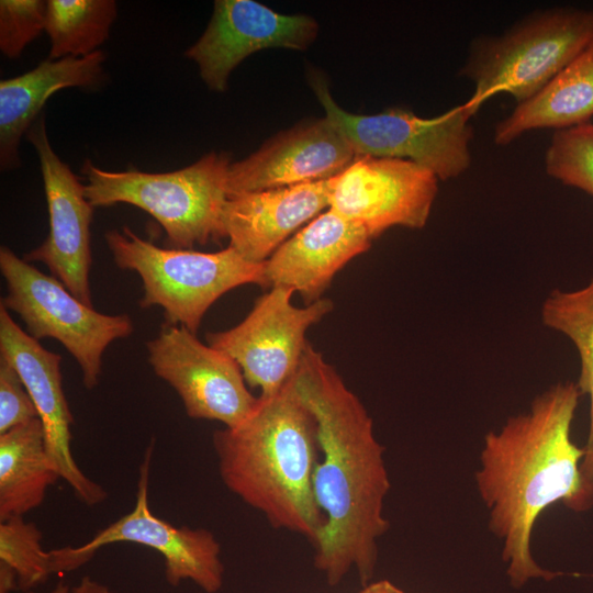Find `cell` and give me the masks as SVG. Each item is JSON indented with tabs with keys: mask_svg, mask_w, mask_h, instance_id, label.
Returning a JSON list of instances; mask_svg holds the SVG:
<instances>
[{
	"mask_svg": "<svg viewBox=\"0 0 593 593\" xmlns=\"http://www.w3.org/2000/svg\"><path fill=\"white\" fill-rule=\"evenodd\" d=\"M581 395L575 382L556 383L538 394L527 412L508 417L483 438L475 485L515 589L560 575L541 568L532 555L541 513L558 502L574 512L593 506V492L581 474L584 449L571 438Z\"/></svg>",
	"mask_w": 593,
	"mask_h": 593,
	"instance_id": "obj_2",
	"label": "cell"
},
{
	"mask_svg": "<svg viewBox=\"0 0 593 593\" xmlns=\"http://www.w3.org/2000/svg\"><path fill=\"white\" fill-rule=\"evenodd\" d=\"M104 236L116 266L141 277L139 305L160 306L167 323L193 334L210 306L227 291L249 283L268 287L266 261H248L230 245L215 253L161 248L127 226Z\"/></svg>",
	"mask_w": 593,
	"mask_h": 593,
	"instance_id": "obj_6",
	"label": "cell"
},
{
	"mask_svg": "<svg viewBox=\"0 0 593 593\" xmlns=\"http://www.w3.org/2000/svg\"><path fill=\"white\" fill-rule=\"evenodd\" d=\"M438 178L413 161L356 155L333 178L329 209L361 225L373 239L393 226L423 228Z\"/></svg>",
	"mask_w": 593,
	"mask_h": 593,
	"instance_id": "obj_12",
	"label": "cell"
},
{
	"mask_svg": "<svg viewBox=\"0 0 593 593\" xmlns=\"http://www.w3.org/2000/svg\"><path fill=\"white\" fill-rule=\"evenodd\" d=\"M146 346L154 372L174 388L189 417L233 427L255 409L258 398L237 362L186 327L166 323Z\"/></svg>",
	"mask_w": 593,
	"mask_h": 593,
	"instance_id": "obj_11",
	"label": "cell"
},
{
	"mask_svg": "<svg viewBox=\"0 0 593 593\" xmlns=\"http://www.w3.org/2000/svg\"><path fill=\"white\" fill-rule=\"evenodd\" d=\"M359 593H405L389 580L372 581L363 585Z\"/></svg>",
	"mask_w": 593,
	"mask_h": 593,
	"instance_id": "obj_29",
	"label": "cell"
},
{
	"mask_svg": "<svg viewBox=\"0 0 593 593\" xmlns=\"http://www.w3.org/2000/svg\"><path fill=\"white\" fill-rule=\"evenodd\" d=\"M317 33V22L306 14H282L254 0H216L208 27L184 55L211 90L224 92L231 72L250 54L304 51Z\"/></svg>",
	"mask_w": 593,
	"mask_h": 593,
	"instance_id": "obj_14",
	"label": "cell"
},
{
	"mask_svg": "<svg viewBox=\"0 0 593 593\" xmlns=\"http://www.w3.org/2000/svg\"><path fill=\"white\" fill-rule=\"evenodd\" d=\"M105 55L45 59L32 70L0 81V163L2 169L20 165L21 136L37 119L48 98L69 87L90 88L101 82Z\"/></svg>",
	"mask_w": 593,
	"mask_h": 593,
	"instance_id": "obj_19",
	"label": "cell"
},
{
	"mask_svg": "<svg viewBox=\"0 0 593 593\" xmlns=\"http://www.w3.org/2000/svg\"><path fill=\"white\" fill-rule=\"evenodd\" d=\"M542 324L563 334L574 345L580 359L575 382L581 394L590 398V423L581 474L593 492V278L584 287L562 291L555 289L541 305Z\"/></svg>",
	"mask_w": 593,
	"mask_h": 593,
	"instance_id": "obj_22",
	"label": "cell"
},
{
	"mask_svg": "<svg viewBox=\"0 0 593 593\" xmlns=\"http://www.w3.org/2000/svg\"><path fill=\"white\" fill-rule=\"evenodd\" d=\"M212 439L224 485L273 528L314 546L324 525L313 490L317 425L293 377L276 394L258 396L243 422L216 430Z\"/></svg>",
	"mask_w": 593,
	"mask_h": 593,
	"instance_id": "obj_3",
	"label": "cell"
},
{
	"mask_svg": "<svg viewBox=\"0 0 593 593\" xmlns=\"http://www.w3.org/2000/svg\"><path fill=\"white\" fill-rule=\"evenodd\" d=\"M38 418L37 410L18 371L0 358V434Z\"/></svg>",
	"mask_w": 593,
	"mask_h": 593,
	"instance_id": "obj_27",
	"label": "cell"
},
{
	"mask_svg": "<svg viewBox=\"0 0 593 593\" xmlns=\"http://www.w3.org/2000/svg\"><path fill=\"white\" fill-rule=\"evenodd\" d=\"M293 290L273 287L258 298L236 326L205 334L239 366L246 383L259 388L260 396L276 394L296 372L309 342L306 331L333 310L329 299L303 307L291 303Z\"/></svg>",
	"mask_w": 593,
	"mask_h": 593,
	"instance_id": "obj_10",
	"label": "cell"
},
{
	"mask_svg": "<svg viewBox=\"0 0 593 593\" xmlns=\"http://www.w3.org/2000/svg\"><path fill=\"white\" fill-rule=\"evenodd\" d=\"M70 593H112L111 590L91 579L90 577H83L74 588L70 589Z\"/></svg>",
	"mask_w": 593,
	"mask_h": 593,
	"instance_id": "obj_28",
	"label": "cell"
},
{
	"mask_svg": "<svg viewBox=\"0 0 593 593\" xmlns=\"http://www.w3.org/2000/svg\"><path fill=\"white\" fill-rule=\"evenodd\" d=\"M333 178L227 198L222 224L246 260L266 261L302 225L329 206Z\"/></svg>",
	"mask_w": 593,
	"mask_h": 593,
	"instance_id": "obj_18",
	"label": "cell"
},
{
	"mask_svg": "<svg viewBox=\"0 0 593 593\" xmlns=\"http://www.w3.org/2000/svg\"><path fill=\"white\" fill-rule=\"evenodd\" d=\"M593 116V40L536 96L516 108L494 128L493 141L506 146L524 133L570 128Z\"/></svg>",
	"mask_w": 593,
	"mask_h": 593,
	"instance_id": "obj_20",
	"label": "cell"
},
{
	"mask_svg": "<svg viewBox=\"0 0 593 593\" xmlns=\"http://www.w3.org/2000/svg\"><path fill=\"white\" fill-rule=\"evenodd\" d=\"M154 447L152 440L145 450L133 508L83 545L54 549L57 571L66 573L80 568L104 546L136 544L154 549L163 557L165 577L171 586L191 581L206 593H216L223 585L224 566L221 546L213 533L205 528L175 526L156 516L149 507V469Z\"/></svg>",
	"mask_w": 593,
	"mask_h": 593,
	"instance_id": "obj_9",
	"label": "cell"
},
{
	"mask_svg": "<svg viewBox=\"0 0 593 593\" xmlns=\"http://www.w3.org/2000/svg\"><path fill=\"white\" fill-rule=\"evenodd\" d=\"M356 153L325 116L310 120L268 139L243 160L231 163L228 197L310 183L336 177Z\"/></svg>",
	"mask_w": 593,
	"mask_h": 593,
	"instance_id": "obj_16",
	"label": "cell"
},
{
	"mask_svg": "<svg viewBox=\"0 0 593 593\" xmlns=\"http://www.w3.org/2000/svg\"><path fill=\"white\" fill-rule=\"evenodd\" d=\"M0 270L8 286L1 304L21 317L27 334L36 340L49 337L60 342L78 362L83 385L93 389L105 348L132 334L131 317L107 315L86 305L58 279L41 272L5 246L0 249Z\"/></svg>",
	"mask_w": 593,
	"mask_h": 593,
	"instance_id": "obj_8",
	"label": "cell"
},
{
	"mask_svg": "<svg viewBox=\"0 0 593 593\" xmlns=\"http://www.w3.org/2000/svg\"><path fill=\"white\" fill-rule=\"evenodd\" d=\"M58 479L40 418L0 434V521L40 506Z\"/></svg>",
	"mask_w": 593,
	"mask_h": 593,
	"instance_id": "obj_21",
	"label": "cell"
},
{
	"mask_svg": "<svg viewBox=\"0 0 593 593\" xmlns=\"http://www.w3.org/2000/svg\"><path fill=\"white\" fill-rule=\"evenodd\" d=\"M593 40V10L556 7L525 15L501 35H480L458 76L474 85L478 111L496 93L517 104L536 96Z\"/></svg>",
	"mask_w": 593,
	"mask_h": 593,
	"instance_id": "obj_4",
	"label": "cell"
},
{
	"mask_svg": "<svg viewBox=\"0 0 593 593\" xmlns=\"http://www.w3.org/2000/svg\"><path fill=\"white\" fill-rule=\"evenodd\" d=\"M371 240L361 225L328 208L266 260L268 287L299 292L306 305L316 302L334 276L354 257L367 251Z\"/></svg>",
	"mask_w": 593,
	"mask_h": 593,
	"instance_id": "obj_17",
	"label": "cell"
},
{
	"mask_svg": "<svg viewBox=\"0 0 593 593\" xmlns=\"http://www.w3.org/2000/svg\"><path fill=\"white\" fill-rule=\"evenodd\" d=\"M27 139L35 147L40 160L49 231L44 243L24 254L23 259L43 262L74 296L92 306L89 270L90 225L94 208L85 194V184L54 152L43 115L29 128Z\"/></svg>",
	"mask_w": 593,
	"mask_h": 593,
	"instance_id": "obj_13",
	"label": "cell"
},
{
	"mask_svg": "<svg viewBox=\"0 0 593 593\" xmlns=\"http://www.w3.org/2000/svg\"><path fill=\"white\" fill-rule=\"evenodd\" d=\"M0 354L18 371L37 410L47 452L60 479L86 505L103 502L107 491L83 473L70 449L74 417L61 384V356L45 349L38 340L22 331L2 304Z\"/></svg>",
	"mask_w": 593,
	"mask_h": 593,
	"instance_id": "obj_15",
	"label": "cell"
},
{
	"mask_svg": "<svg viewBox=\"0 0 593 593\" xmlns=\"http://www.w3.org/2000/svg\"><path fill=\"white\" fill-rule=\"evenodd\" d=\"M26 593H34V592L29 591ZM49 593H70V588L67 584L60 582L57 585H55V588Z\"/></svg>",
	"mask_w": 593,
	"mask_h": 593,
	"instance_id": "obj_30",
	"label": "cell"
},
{
	"mask_svg": "<svg viewBox=\"0 0 593 593\" xmlns=\"http://www.w3.org/2000/svg\"><path fill=\"white\" fill-rule=\"evenodd\" d=\"M293 382L316 421L322 456L313 479L324 516L314 566L332 586L353 569L366 585L376 571L379 540L390 528L383 513L391 488L384 447L359 398L310 343Z\"/></svg>",
	"mask_w": 593,
	"mask_h": 593,
	"instance_id": "obj_1",
	"label": "cell"
},
{
	"mask_svg": "<svg viewBox=\"0 0 593 593\" xmlns=\"http://www.w3.org/2000/svg\"><path fill=\"white\" fill-rule=\"evenodd\" d=\"M0 563L15 573L18 589L26 592L57 573L53 550L43 548L41 530L23 516L0 523Z\"/></svg>",
	"mask_w": 593,
	"mask_h": 593,
	"instance_id": "obj_24",
	"label": "cell"
},
{
	"mask_svg": "<svg viewBox=\"0 0 593 593\" xmlns=\"http://www.w3.org/2000/svg\"><path fill=\"white\" fill-rule=\"evenodd\" d=\"M310 83L325 116L356 155L410 160L443 181L469 169L473 137L470 120L478 111L468 101L434 118H421L403 108L363 115L342 109L321 75L312 74Z\"/></svg>",
	"mask_w": 593,
	"mask_h": 593,
	"instance_id": "obj_7",
	"label": "cell"
},
{
	"mask_svg": "<svg viewBox=\"0 0 593 593\" xmlns=\"http://www.w3.org/2000/svg\"><path fill=\"white\" fill-rule=\"evenodd\" d=\"M547 175L593 197V124L555 131L545 154Z\"/></svg>",
	"mask_w": 593,
	"mask_h": 593,
	"instance_id": "obj_25",
	"label": "cell"
},
{
	"mask_svg": "<svg viewBox=\"0 0 593 593\" xmlns=\"http://www.w3.org/2000/svg\"><path fill=\"white\" fill-rule=\"evenodd\" d=\"M231 161L210 153L184 168L168 172L107 171L86 161L85 194L93 208L127 203L152 215L172 248L191 249L225 238L222 215Z\"/></svg>",
	"mask_w": 593,
	"mask_h": 593,
	"instance_id": "obj_5",
	"label": "cell"
},
{
	"mask_svg": "<svg viewBox=\"0 0 593 593\" xmlns=\"http://www.w3.org/2000/svg\"><path fill=\"white\" fill-rule=\"evenodd\" d=\"M45 26L46 1H0V51L5 57L18 58Z\"/></svg>",
	"mask_w": 593,
	"mask_h": 593,
	"instance_id": "obj_26",
	"label": "cell"
},
{
	"mask_svg": "<svg viewBox=\"0 0 593 593\" xmlns=\"http://www.w3.org/2000/svg\"><path fill=\"white\" fill-rule=\"evenodd\" d=\"M118 14L113 0H48L45 31L49 59L93 54L109 37Z\"/></svg>",
	"mask_w": 593,
	"mask_h": 593,
	"instance_id": "obj_23",
	"label": "cell"
}]
</instances>
